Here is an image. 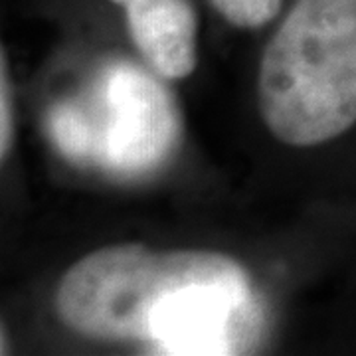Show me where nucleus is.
<instances>
[{"mask_svg":"<svg viewBox=\"0 0 356 356\" xmlns=\"http://www.w3.org/2000/svg\"><path fill=\"white\" fill-rule=\"evenodd\" d=\"M248 275L238 261L214 252H154L111 245L86 255L60 280L56 311L65 327L93 339L143 341L153 315L196 283Z\"/></svg>","mask_w":356,"mask_h":356,"instance_id":"nucleus-2","label":"nucleus"},{"mask_svg":"<svg viewBox=\"0 0 356 356\" xmlns=\"http://www.w3.org/2000/svg\"><path fill=\"white\" fill-rule=\"evenodd\" d=\"M2 91H0V156L4 159L13 143V109H10V89L6 77V58L2 54Z\"/></svg>","mask_w":356,"mask_h":356,"instance_id":"nucleus-7","label":"nucleus"},{"mask_svg":"<svg viewBox=\"0 0 356 356\" xmlns=\"http://www.w3.org/2000/svg\"><path fill=\"white\" fill-rule=\"evenodd\" d=\"M93 113L79 103L93 135L91 163L119 175H145L163 165L180 140V113L170 91L129 62L105 70Z\"/></svg>","mask_w":356,"mask_h":356,"instance_id":"nucleus-3","label":"nucleus"},{"mask_svg":"<svg viewBox=\"0 0 356 356\" xmlns=\"http://www.w3.org/2000/svg\"><path fill=\"white\" fill-rule=\"evenodd\" d=\"M228 22L240 28H259L280 13L281 0H210Z\"/></svg>","mask_w":356,"mask_h":356,"instance_id":"nucleus-6","label":"nucleus"},{"mask_svg":"<svg viewBox=\"0 0 356 356\" xmlns=\"http://www.w3.org/2000/svg\"><path fill=\"white\" fill-rule=\"evenodd\" d=\"M127 14L131 38L159 76L180 79L196 67V13L191 0H111Z\"/></svg>","mask_w":356,"mask_h":356,"instance_id":"nucleus-4","label":"nucleus"},{"mask_svg":"<svg viewBox=\"0 0 356 356\" xmlns=\"http://www.w3.org/2000/svg\"><path fill=\"white\" fill-rule=\"evenodd\" d=\"M50 133L58 151L72 161H88L93 156V137L88 117L79 103H60L50 113Z\"/></svg>","mask_w":356,"mask_h":356,"instance_id":"nucleus-5","label":"nucleus"},{"mask_svg":"<svg viewBox=\"0 0 356 356\" xmlns=\"http://www.w3.org/2000/svg\"><path fill=\"white\" fill-rule=\"evenodd\" d=\"M259 109L293 147L356 129V0H295L259 65Z\"/></svg>","mask_w":356,"mask_h":356,"instance_id":"nucleus-1","label":"nucleus"}]
</instances>
